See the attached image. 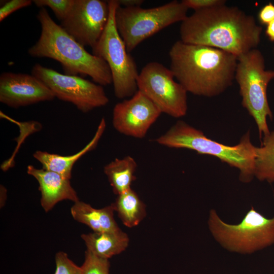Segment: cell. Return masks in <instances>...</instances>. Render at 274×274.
<instances>
[{
    "label": "cell",
    "mask_w": 274,
    "mask_h": 274,
    "mask_svg": "<svg viewBox=\"0 0 274 274\" xmlns=\"http://www.w3.org/2000/svg\"><path fill=\"white\" fill-rule=\"evenodd\" d=\"M262 31L254 17L226 4L194 11L181 22L180 41L219 49L237 57L256 49Z\"/></svg>",
    "instance_id": "1"
},
{
    "label": "cell",
    "mask_w": 274,
    "mask_h": 274,
    "mask_svg": "<svg viewBox=\"0 0 274 274\" xmlns=\"http://www.w3.org/2000/svg\"><path fill=\"white\" fill-rule=\"evenodd\" d=\"M169 57L175 78L193 94L218 95L234 80L237 57L223 50L179 40L171 47Z\"/></svg>",
    "instance_id": "2"
},
{
    "label": "cell",
    "mask_w": 274,
    "mask_h": 274,
    "mask_svg": "<svg viewBox=\"0 0 274 274\" xmlns=\"http://www.w3.org/2000/svg\"><path fill=\"white\" fill-rule=\"evenodd\" d=\"M41 32L38 41L28 50L33 57L49 58L59 62L65 75L89 76L96 83H112L109 67L102 58L89 53L56 23L45 8L37 14Z\"/></svg>",
    "instance_id": "3"
},
{
    "label": "cell",
    "mask_w": 274,
    "mask_h": 274,
    "mask_svg": "<svg viewBox=\"0 0 274 274\" xmlns=\"http://www.w3.org/2000/svg\"><path fill=\"white\" fill-rule=\"evenodd\" d=\"M155 141L169 148L190 149L217 157L238 169L239 179L243 183H249L254 177L256 147L251 141L249 131L239 144L230 146L209 139L200 130L180 120Z\"/></svg>",
    "instance_id": "4"
},
{
    "label": "cell",
    "mask_w": 274,
    "mask_h": 274,
    "mask_svg": "<svg viewBox=\"0 0 274 274\" xmlns=\"http://www.w3.org/2000/svg\"><path fill=\"white\" fill-rule=\"evenodd\" d=\"M208 223L215 240L231 252L251 254L274 244V216L267 218L253 207L236 224L224 222L212 209Z\"/></svg>",
    "instance_id": "5"
},
{
    "label": "cell",
    "mask_w": 274,
    "mask_h": 274,
    "mask_svg": "<svg viewBox=\"0 0 274 274\" xmlns=\"http://www.w3.org/2000/svg\"><path fill=\"white\" fill-rule=\"evenodd\" d=\"M273 79L274 70L265 69L264 56L257 48L237 57L234 79L239 86L242 104L254 119L260 139L270 132L267 118L272 119L273 115L267 89Z\"/></svg>",
    "instance_id": "6"
},
{
    "label": "cell",
    "mask_w": 274,
    "mask_h": 274,
    "mask_svg": "<svg viewBox=\"0 0 274 274\" xmlns=\"http://www.w3.org/2000/svg\"><path fill=\"white\" fill-rule=\"evenodd\" d=\"M188 9L182 2L172 1L158 7L144 9L141 6L122 7L115 12L118 31L128 52L140 43L162 29L188 16Z\"/></svg>",
    "instance_id": "7"
},
{
    "label": "cell",
    "mask_w": 274,
    "mask_h": 274,
    "mask_svg": "<svg viewBox=\"0 0 274 274\" xmlns=\"http://www.w3.org/2000/svg\"><path fill=\"white\" fill-rule=\"evenodd\" d=\"M109 17L106 28L92 49L93 54L102 58L110 70L115 95L120 99L132 96L138 90L139 73L133 57L127 51L115 22L116 0L108 1Z\"/></svg>",
    "instance_id": "8"
},
{
    "label": "cell",
    "mask_w": 274,
    "mask_h": 274,
    "mask_svg": "<svg viewBox=\"0 0 274 274\" xmlns=\"http://www.w3.org/2000/svg\"><path fill=\"white\" fill-rule=\"evenodd\" d=\"M31 74L43 82L60 100L72 103L83 113L109 102L102 86L79 76L62 74L37 63Z\"/></svg>",
    "instance_id": "9"
},
{
    "label": "cell",
    "mask_w": 274,
    "mask_h": 274,
    "mask_svg": "<svg viewBox=\"0 0 274 274\" xmlns=\"http://www.w3.org/2000/svg\"><path fill=\"white\" fill-rule=\"evenodd\" d=\"M175 79L170 68L156 61L150 62L139 74L138 89L162 113L180 118L187 112V92Z\"/></svg>",
    "instance_id": "10"
},
{
    "label": "cell",
    "mask_w": 274,
    "mask_h": 274,
    "mask_svg": "<svg viewBox=\"0 0 274 274\" xmlns=\"http://www.w3.org/2000/svg\"><path fill=\"white\" fill-rule=\"evenodd\" d=\"M108 1L74 0L60 26L82 46L94 48L101 37L109 17Z\"/></svg>",
    "instance_id": "11"
},
{
    "label": "cell",
    "mask_w": 274,
    "mask_h": 274,
    "mask_svg": "<svg viewBox=\"0 0 274 274\" xmlns=\"http://www.w3.org/2000/svg\"><path fill=\"white\" fill-rule=\"evenodd\" d=\"M162 113L145 94L138 90L130 99L116 104L113 110L112 124L123 134L142 139Z\"/></svg>",
    "instance_id": "12"
},
{
    "label": "cell",
    "mask_w": 274,
    "mask_h": 274,
    "mask_svg": "<svg viewBox=\"0 0 274 274\" xmlns=\"http://www.w3.org/2000/svg\"><path fill=\"white\" fill-rule=\"evenodd\" d=\"M55 97L52 91L33 75L4 72L0 76V101L18 108Z\"/></svg>",
    "instance_id": "13"
},
{
    "label": "cell",
    "mask_w": 274,
    "mask_h": 274,
    "mask_svg": "<svg viewBox=\"0 0 274 274\" xmlns=\"http://www.w3.org/2000/svg\"><path fill=\"white\" fill-rule=\"evenodd\" d=\"M27 173L35 178L39 183L41 194V204L46 212L62 200H69L74 202L79 200L70 179L55 172L39 169L32 165L27 166Z\"/></svg>",
    "instance_id": "14"
},
{
    "label": "cell",
    "mask_w": 274,
    "mask_h": 274,
    "mask_svg": "<svg viewBox=\"0 0 274 274\" xmlns=\"http://www.w3.org/2000/svg\"><path fill=\"white\" fill-rule=\"evenodd\" d=\"M106 126L105 118H102L92 140L80 151L71 155H61L46 151L38 150L33 157L42 165V168L55 172L64 178L71 179L72 169L75 163L87 153L97 146Z\"/></svg>",
    "instance_id": "15"
},
{
    "label": "cell",
    "mask_w": 274,
    "mask_h": 274,
    "mask_svg": "<svg viewBox=\"0 0 274 274\" xmlns=\"http://www.w3.org/2000/svg\"><path fill=\"white\" fill-rule=\"evenodd\" d=\"M114 211L112 203L101 209H95L80 200L74 202L71 208V215L76 221L97 232L120 229L114 220Z\"/></svg>",
    "instance_id": "16"
},
{
    "label": "cell",
    "mask_w": 274,
    "mask_h": 274,
    "mask_svg": "<svg viewBox=\"0 0 274 274\" xmlns=\"http://www.w3.org/2000/svg\"><path fill=\"white\" fill-rule=\"evenodd\" d=\"M87 250L96 256L108 259L125 250L128 245L127 235L121 229L114 231L93 232L82 234Z\"/></svg>",
    "instance_id": "17"
},
{
    "label": "cell",
    "mask_w": 274,
    "mask_h": 274,
    "mask_svg": "<svg viewBox=\"0 0 274 274\" xmlns=\"http://www.w3.org/2000/svg\"><path fill=\"white\" fill-rule=\"evenodd\" d=\"M137 166L134 159L127 156L116 158L104 166V173L115 194L119 195L131 189L132 183L136 179L134 174Z\"/></svg>",
    "instance_id": "18"
},
{
    "label": "cell",
    "mask_w": 274,
    "mask_h": 274,
    "mask_svg": "<svg viewBox=\"0 0 274 274\" xmlns=\"http://www.w3.org/2000/svg\"><path fill=\"white\" fill-rule=\"evenodd\" d=\"M112 204L123 223L128 227L138 225L146 215L145 204L131 188L118 195Z\"/></svg>",
    "instance_id": "19"
},
{
    "label": "cell",
    "mask_w": 274,
    "mask_h": 274,
    "mask_svg": "<svg viewBox=\"0 0 274 274\" xmlns=\"http://www.w3.org/2000/svg\"><path fill=\"white\" fill-rule=\"evenodd\" d=\"M254 166V177L274 182V130L263 137L260 147H256Z\"/></svg>",
    "instance_id": "20"
},
{
    "label": "cell",
    "mask_w": 274,
    "mask_h": 274,
    "mask_svg": "<svg viewBox=\"0 0 274 274\" xmlns=\"http://www.w3.org/2000/svg\"><path fill=\"white\" fill-rule=\"evenodd\" d=\"M110 266L108 259L100 258L86 250L81 267L83 274H110Z\"/></svg>",
    "instance_id": "21"
},
{
    "label": "cell",
    "mask_w": 274,
    "mask_h": 274,
    "mask_svg": "<svg viewBox=\"0 0 274 274\" xmlns=\"http://www.w3.org/2000/svg\"><path fill=\"white\" fill-rule=\"evenodd\" d=\"M32 2L41 8L45 7L50 8L56 18L61 21L71 10L74 0H35Z\"/></svg>",
    "instance_id": "22"
},
{
    "label": "cell",
    "mask_w": 274,
    "mask_h": 274,
    "mask_svg": "<svg viewBox=\"0 0 274 274\" xmlns=\"http://www.w3.org/2000/svg\"><path fill=\"white\" fill-rule=\"evenodd\" d=\"M56 268L54 274H83L81 267L78 266L62 251L55 256Z\"/></svg>",
    "instance_id": "23"
},
{
    "label": "cell",
    "mask_w": 274,
    "mask_h": 274,
    "mask_svg": "<svg viewBox=\"0 0 274 274\" xmlns=\"http://www.w3.org/2000/svg\"><path fill=\"white\" fill-rule=\"evenodd\" d=\"M30 0H11L5 2L0 8V21H2L13 12L31 5Z\"/></svg>",
    "instance_id": "24"
},
{
    "label": "cell",
    "mask_w": 274,
    "mask_h": 274,
    "mask_svg": "<svg viewBox=\"0 0 274 274\" xmlns=\"http://www.w3.org/2000/svg\"><path fill=\"white\" fill-rule=\"evenodd\" d=\"M181 2L188 9H192L194 11L226 4V1L224 0H183Z\"/></svg>",
    "instance_id": "25"
},
{
    "label": "cell",
    "mask_w": 274,
    "mask_h": 274,
    "mask_svg": "<svg viewBox=\"0 0 274 274\" xmlns=\"http://www.w3.org/2000/svg\"><path fill=\"white\" fill-rule=\"evenodd\" d=\"M258 19L261 23L268 24L274 20V5L271 3L265 5L258 13Z\"/></svg>",
    "instance_id": "26"
},
{
    "label": "cell",
    "mask_w": 274,
    "mask_h": 274,
    "mask_svg": "<svg viewBox=\"0 0 274 274\" xmlns=\"http://www.w3.org/2000/svg\"><path fill=\"white\" fill-rule=\"evenodd\" d=\"M119 6L122 7L141 6L144 2L143 0H116Z\"/></svg>",
    "instance_id": "27"
},
{
    "label": "cell",
    "mask_w": 274,
    "mask_h": 274,
    "mask_svg": "<svg viewBox=\"0 0 274 274\" xmlns=\"http://www.w3.org/2000/svg\"><path fill=\"white\" fill-rule=\"evenodd\" d=\"M265 33L271 41L274 42V20L267 25Z\"/></svg>",
    "instance_id": "28"
},
{
    "label": "cell",
    "mask_w": 274,
    "mask_h": 274,
    "mask_svg": "<svg viewBox=\"0 0 274 274\" xmlns=\"http://www.w3.org/2000/svg\"><path fill=\"white\" fill-rule=\"evenodd\" d=\"M7 198V189L3 185H1V207H3Z\"/></svg>",
    "instance_id": "29"
},
{
    "label": "cell",
    "mask_w": 274,
    "mask_h": 274,
    "mask_svg": "<svg viewBox=\"0 0 274 274\" xmlns=\"http://www.w3.org/2000/svg\"><path fill=\"white\" fill-rule=\"evenodd\" d=\"M273 55H274V51H273Z\"/></svg>",
    "instance_id": "30"
}]
</instances>
